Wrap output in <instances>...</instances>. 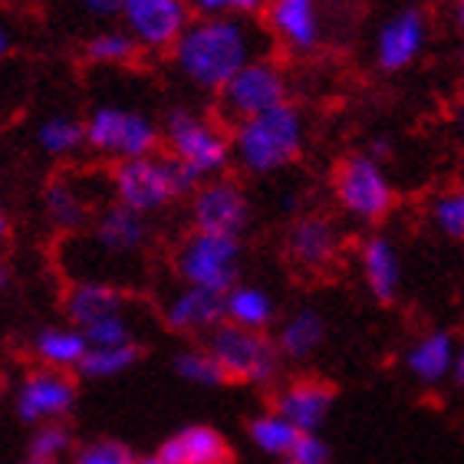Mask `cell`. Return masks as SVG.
I'll return each mask as SVG.
<instances>
[{
  "label": "cell",
  "instance_id": "1",
  "mask_svg": "<svg viewBox=\"0 0 464 464\" xmlns=\"http://www.w3.org/2000/svg\"><path fill=\"white\" fill-rule=\"evenodd\" d=\"M260 56H274V40L257 17H191L169 63L188 90L218 96L234 72Z\"/></svg>",
  "mask_w": 464,
  "mask_h": 464
},
{
  "label": "cell",
  "instance_id": "2",
  "mask_svg": "<svg viewBox=\"0 0 464 464\" xmlns=\"http://www.w3.org/2000/svg\"><path fill=\"white\" fill-rule=\"evenodd\" d=\"M310 139L306 112L284 102L254 119L231 125V161L250 179H270L300 161Z\"/></svg>",
  "mask_w": 464,
  "mask_h": 464
},
{
  "label": "cell",
  "instance_id": "3",
  "mask_svg": "<svg viewBox=\"0 0 464 464\" xmlns=\"http://www.w3.org/2000/svg\"><path fill=\"white\" fill-rule=\"evenodd\" d=\"M149 244H152L149 218L135 215V211L116 205V201H109L90 227L70 234V247L76 254V260H96L99 267L92 274V280L112 286L125 284V274L119 267L139 264L145 257Z\"/></svg>",
  "mask_w": 464,
  "mask_h": 464
},
{
  "label": "cell",
  "instance_id": "4",
  "mask_svg": "<svg viewBox=\"0 0 464 464\" xmlns=\"http://www.w3.org/2000/svg\"><path fill=\"white\" fill-rule=\"evenodd\" d=\"M161 149L195 185L224 175L231 165V129L201 109L175 106L161 119Z\"/></svg>",
  "mask_w": 464,
  "mask_h": 464
},
{
  "label": "cell",
  "instance_id": "5",
  "mask_svg": "<svg viewBox=\"0 0 464 464\" xmlns=\"http://www.w3.org/2000/svg\"><path fill=\"white\" fill-rule=\"evenodd\" d=\"M112 188V201L135 215L152 218L179 205L181 198L195 191V181L188 179L185 169L165 152L142 155V159H129L112 165L109 175Z\"/></svg>",
  "mask_w": 464,
  "mask_h": 464
},
{
  "label": "cell",
  "instance_id": "6",
  "mask_svg": "<svg viewBox=\"0 0 464 464\" xmlns=\"http://www.w3.org/2000/svg\"><path fill=\"white\" fill-rule=\"evenodd\" d=\"M86 149L112 165L142 159L161 149V122L142 106L96 102L86 116Z\"/></svg>",
  "mask_w": 464,
  "mask_h": 464
},
{
  "label": "cell",
  "instance_id": "7",
  "mask_svg": "<svg viewBox=\"0 0 464 464\" xmlns=\"http://www.w3.org/2000/svg\"><path fill=\"white\" fill-rule=\"evenodd\" d=\"M330 191L340 215L362 227L382 224L395 208V185L389 171L366 152H349L333 165Z\"/></svg>",
  "mask_w": 464,
  "mask_h": 464
},
{
  "label": "cell",
  "instance_id": "8",
  "mask_svg": "<svg viewBox=\"0 0 464 464\" xmlns=\"http://www.w3.org/2000/svg\"><path fill=\"white\" fill-rule=\"evenodd\" d=\"M171 270L179 284L201 286L211 294H227L241 284L244 270V237L211 231H188L171 254Z\"/></svg>",
  "mask_w": 464,
  "mask_h": 464
},
{
  "label": "cell",
  "instance_id": "9",
  "mask_svg": "<svg viewBox=\"0 0 464 464\" xmlns=\"http://www.w3.org/2000/svg\"><path fill=\"white\" fill-rule=\"evenodd\" d=\"M201 346L215 356L227 382L267 385L280 372V353L274 346V336L267 333L244 330V326L221 320L215 330L201 336Z\"/></svg>",
  "mask_w": 464,
  "mask_h": 464
},
{
  "label": "cell",
  "instance_id": "10",
  "mask_svg": "<svg viewBox=\"0 0 464 464\" xmlns=\"http://www.w3.org/2000/svg\"><path fill=\"white\" fill-rule=\"evenodd\" d=\"M284 102H290V76L274 56H260V60L241 66L215 96L218 119L227 129L274 106H284Z\"/></svg>",
  "mask_w": 464,
  "mask_h": 464
},
{
  "label": "cell",
  "instance_id": "11",
  "mask_svg": "<svg viewBox=\"0 0 464 464\" xmlns=\"http://www.w3.org/2000/svg\"><path fill=\"white\" fill-rule=\"evenodd\" d=\"M191 17V0H125L119 27L132 36L142 56H169Z\"/></svg>",
  "mask_w": 464,
  "mask_h": 464
},
{
  "label": "cell",
  "instance_id": "12",
  "mask_svg": "<svg viewBox=\"0 0 464 464\" xmlns=\"http://www.w3.org/2000/svg\"><path fill=\"white\" fill-rule=\"evenodd\" d=\"M76 399H80V382L76 375L63 369L34 366L14 385V411L24 425L63 421L76 409Z\"/></svg>",
  "mask_w": 464,
  "mask_h": 464
},
{
  "label": "cell",
  "instance_id": "13",
  "mask_svg": "<svg viewBox=\"0 0 464 464\" xmlns=\"http://www.w3.org/2000/svg\"><path fill=\"white\" fill-rule=\"evenodd\" d=\"M188 221H191V231L244 237V231H247L250 224L247 191L231 175H215V179L201 181L188 195Z\"/></svg>",
  "mask_w": 464,
  "mask_h": 464
},
{
  "label": "cell",
  "instance_id": "14",
  "mask_svg": "<svg viewBox=\"0 0 464 464\" xmlns=\"http://www.w3.org/2000/svg\"><path fill=\"white\" fill-rule=\"evenodd\" d=\"M431 40V20L421 7H402L382 20L375 34L372 60L382 72H405L425 56Z\"/></svg>",
  "mask_w": 464,
  "mask_h": 464
},
{
  "label": "cell",
  "instance_id": "15",
  "mask_svg": "<svg viewBox=\"0 0 464 464\" xmlns=\"http://www.w3.org/2000/svg\"><path fill=\"white\" fill-rule=\"evenodd\" d=\"M264 27L274 46L294 56H310L313 50H320L326 34L323 4L320 0H267Z\"/></svg>",
  "mask_w": 464,
  "mask_h": 464
},
{
  "label": "cell",
  "instance_id": "16",
  "mask_svg": "<svg viewBox=\"0 0 464 464\" xmlns=\"http://www.w3.org/2000/svg\"><path fill=\"white\" fill-rule=\"evenodd\" d=\"M106 191L112 195V188H102V191H99L92 181H82L80 175H60V179L50 181L44 191L46 221L53 224L60 234L82 231V227H90L99 211H102Z\"/></svg>",
  "mask_w": 464,
  "mask_h": 464
},
{
  "label": "cell",
  "instance_id": "17",
  "mask_svg": "<svg viewBox=\"0 0 464 464\" xmlns=\"http://www.w3.org/2000/svg\"><path fill=\"white\" fill-rule=\"evenodd\" d=\"M343 234L333 224V218L326 215H300L296 221H290L284 234V250L290 264L306 274H323L330 270L340 257Z\"/></svg>",
  "mask_w": 464,
  "mask_h": 464
},
{
  "label": "cell",
  "instance_id": "18",
  "mask_svg": "<svg viewBox=\"0 0 464 464\" xmlns=\"http://www.w3.org/2000/svg\"><path fill=\"white\" fill-rule=\"evenodd\" d=\"M159 320L179 336H205L224 320V296L201 286L179 284L161 296Z\"/></svg>",
  "mask_w": 464,
  "mask_h": 464
},
{
  "label": "cell",
  "instance_id": "19",
  "mask_svg": "<svg viewBox=\"0 0 464 464\" xmlns=\"http://www.w3.org/2000/svg\"><path fill=\"white\" fill-rule=\"evenodd\" d=\"M336 405V389L323 379H290L274 395V409L284 415L296 431H320Z\"/></svg>",
  "mask_w": 464,
  "mask_h": 464
},
{
  "label": "cell",
  "instance_id": "20",
  "mask_svg": "<svg viewBox=\"0 0 464 464\" xmlns=\"http://www.w3.org/2000/svg\"><path fill=\"white\" fill-rule=\"evenodd\" d=\"M359 274L362 284L379 304H395L402 294V254L395 241L372 234L359 244Z\"/></svg>",
  "mask_w": 464,
  "mask_h": 464
},
{
  "label": "cell",
  "instance_id": "21",
  "mask_svg": "<svg viewBox=\"0 0 464 464\" xmlns=\"http://www.w3.org/2000/svg\"><path fill=\"white\" fill-rule=\"evenodd\" d=\"M155 458L165 464H234V448L215 425H188L165 438Z\"/></svg>",
  "mask_w": 464,
  "mask_h": 464
},
{
  "label": "cell",
  "instance_id": "22",
  "mask_svg": "<svg viewBox=\"0 0 464 464\" xmlns=\"http://www.w3.org/2000/svg\"><path fill=\"white\" fill-rule=\"evenodd\" d=\"M458 353V336L451 330H429L421 333L419 340H411L402 356L405 372L419 385H441L451 379V366H455Z\"/></svg>",
  "mask_w": 464,
  "mask_h": 464
},
{
  "label": "cell",
  "instance_id": "23",
  "mask_svg": "<svg viewBox=\"0 0 464 464\" xmlns=\"http://www.w3.org/2000/svg\"><path fill=\"white\" fill-rule=\"evenodd\" d=\"M132 310V296L125 294L122 286L99 284V280H72L63 294V313L66 323L86 330L90 323L112 316V313Z\"/></svg>",
  "mask_w": 464,
  "mask_h": 464
},
{
  "label": "cell",
  "instance_id": "24",
  "mask_svg": "<svg viewBox=\"0 0 464 464\" xmlns=\"http://www.w3.org/2000/svg\"><path fill=\"white\" fill-rule=\"evenodd\" d=\"M323 343H326V320L316 306H296L294 313H286L284 320H277L274 346H277L280 359L304 362V359L320 353Z\"/></svg>",
  "mask_w": 464,
  "mask_h": 464
},
{
  "label": "cell",
  "instance_id": "25",
  "mask_svg": "<svg viewBox=\"0 0 464 464\" xmlns=\"http://www.w3.org/2000/svg\"><path fill=\"white\" fill-rule=\"evenodd\" d=\"M30 353H34L36 366L63 369V372H80L82 359L90 353V340L80 326L72 323H60V326H44L34 333L30 340Z\"/></svg>",
  "mask_w": 464,
  "mask_h": 464
},
{
  "label": "cell",
  "instance_id": "26",
  "mask_svg": "<svg viewBox=\"0 0 464 464\" xmlns=\"http://www.w3.org/2000/svg\"><path fill=\"white\" fill-rule=\"evenodd\" d=\"M125 0H46V17L56 30L90 36L102 27H116Z\"/></svg>",
  "mask_w": 464,
  "mask_h": 464
},
{
  "label": "cell",
  "instance_id": "27",
  "mask_svg": "<svg viewBox=\"0 0 464 464\" xmlns=\"http://www.w3.org/2000/svg\"><path fill=\"white\" fill-rule=\"evenodd\" d=\"M224 320L234 323V326H244V330L267 333L277 323V300L267 286L241 280L224 294Z\"/></svg>",
  "mask_w": 464,
  "mask_h": 464
},
{
  "label": "cell",
  "instance_id": "28",
  "mask_svg": "<svg viewBox=\"0 0 464 464\" xmlns=\"http://www.w3.org/2000/svg\"><path fill=\"white\" fill-rule=\"evenodd\" d=\"M36 149L53 161H70L86 149V119L72 112H50L36 122Z\"/></svg>",
  "mask_w": 464,
  "mask_h": 464
},
{
  "label": "cell",
  "instance_id": "29",
  "mask_svg": "<svg viewBox=\"0 0 464 464\" xmlns=\"http://www.w3.org/2000/svg\"><path fill=\"white\" fill-rule=\"evenodd\" d=\"M82 60L90 63V66H102V70H125V66H132L142 50L135 46V40L125 34L122 27H102L96 34L82 36V46H80Z\"/></svg>",
  "mask_w": 464,
  "mask_h": 464
},
{
  "label": "cell",
  "instance_id": "30",
  "mask_svg": "<svg viewBox=\"0 0 464 464\" xmlns=\"http://www.w3.org/2000/svg\"><path fill=\"white\" fill-rule=\"evenodd\" d=\"M247 438L257 451H264V455H270V458H284L286 461V455L294 451L300 431H296L277 409H267L247 419Z\"/></svg>",
  "mask_w": 464,
  "mask_h": 464
},
{
  "label": "cell",
  "instance_id": "31",
  "mask_svg": "<svg viewBox=\"0 0 464 464\" xmlns=\"http://www.w3.org/2000/svg\"><path fill=\"white\" fill-rule=\"evenodd\" d=\"M431 231L451 244H464V185H448L429 198L425 205Z\"/></svg>",
  "mask_w": 464,
  "mask_h": 464
},
{
  "label": "cell",
  "instance_id": "32",
  "mask_svg": "<svg viewBox=\"0 0 464 464\" xmlns=\"http://www.w3.org/2000/svg\"><path fill=\"white\" fill-rule=\"evenodd\" d=\"M142 359V343H125V346H90L86 359H82L80 375L82 379H116L125 375L129 369L139 366Z\"/></svg>",
  "mask_w": 464,
  "mask_h": 464
},
{
  "label": "cell",
  "instance_id": "33",
  "mask_svg": "<svg viewBox=\"0 0 464 464\" xmlns=\"http://www.w3.org/2000/svg\"><path fill=\"white\" fill-rule=\"evenodd\" d=\"M72 451H76V435H72V429L66 421H44V425H34V435H30V458L60 464L63 458H72Z\"/></svg>",
  "mask_w": 464,
  "mask_h": 464
},
{
  "label": "cell",
  "instance_id": "34",
  "mask_svg": "<svg viewBox=\"0 0 464 464\" xmlns=\"http://www.w3.org/2000/svg\"><path fill=\"white\" fill-rule=\"evenodd\" d=\"M171 369L179 379H185L188 385H224L221 366L215 362V356L205 346H185L181 353L171 356Z\"/></svg>",
  "mask_w": 464,
  "mask_h": 464
},
{
  "label": "cell",
  "instance_id": "35",
  "mask_svg": "<svg viewBox=\"0 0 464 464\" xmlns=\"http://www.w3.org/2000/svg\"><path fill=\"white\" fill-rule=\"evenodd\" d=\"M82 333H86L90 346H125V343H139V323H135L132 310L102 316V320L90 323Z\"/></svg>",
  "mask_w": 464,
  "mask_h": 464
},
{
  "label": "cell",
  "instance_id": "36",
  "mask_svg": "<svg viewBox=\"0 0 464 464\" xmlns=\"http://www.w3.org/2000/svg\"><path fill=\"white\" fill-rule=\"evenodd\" d=\"M72 464H139L135 451L116 438H96L72 451Z\"/></svg>",
  "mask_w": 464,
  "mask_h": 464
},
{
  "label": "cell",
  "instance_id": "37",
  "mask_svg": "<svg viewBox=\"0 0 464 464\" xmlns=\"http://www.w3.org/2000/svg\"><path fill=\"white\" fill-rule=\"evenodd\" d=\"M267 0H191L195 17H260Z\"/></svg>",
  "mask_w": 464,
  "mask_h": 464
},
{
  "label": "cell",
  "instance_id": "38",
  "mask_svg": "<svg viewBox=\"0 0 464 464\" xmlns=\"http://www.w3.org/2000/svg\"><path fill=\"white\" fill-rule=\"evenodd\" d=\"M286 461L294 464H330L333 461V448L330 441L320 435V431H300L294 451L286 455Z\"/></svg>",
  "mask_w": 464,
  "mask_h": 464
},
{
  "label": "cell",
  "instance_id": "39",
  "mask_svg": "<svg viewBox=\"0 0 464 464\" xmlns=\"http://www.w3.org/2000/svg\"><path fill=\"white\" fill-rule=\"evenodd\" d=\"M395 152V142L389 139V135H372L366 145V155H372L375 161H389Z\"/></svg>",
  "mask_w": 464,
  "mask_h": 464
},
{
  "label": "cell",
  "instance_id": "40",
  "mask_svg": "<svg viewBox=\"0 0 464 464\" xmlns=\"http://www.w3.org/2000/svg\"><path fill=\"white\" fill-rule=\"evenodd\" d=\"M10 50H14V27L0 17V60H7Z\"/></svg>",
  "mask_w": 464,
  "mask_h": 464
},
{
  "label": "cell",
  "instance_id": "41",
  "mask_svg": "<svg viewBox=\"0 0 464 464\" xmlns=\"http://www.w3.org/2000/svg\"><path fill=\"white\" fill-rule=\"evenodd\" d=\"M451 382H455L458 389H464V340H458L455 366H451Z\"/></svg>",
  "mask_w": 464,
  "mask_h": 464
},
{
  "label": "cell",
  "instance_id": "42",
  "mask_svg": "<svg viewBox=\"0 0 464 464\" xmlns=\"http://www.w3.org/2000/svg\"><path fill=\"white\" fill-rule=\"evenodd\" d=\"M451 122H455V139H458V145L464 149V92L458 96V102H455V119H451Z\"/></svg>",
  "mask_w": 464,
  "mask_h": 464
},
{
  "label": "cell",
  "instance_id": "43",
  "mask_svg": "<svg viewBox=\"0 0 464 464\" xmlns=\"http://www.w3.org/2000/svg\"><path fill=\"white\" fill-rule=\"evenodd\" d=\"M451 27L464 40V0H451Z\"/></svg>",
  "mask_w": 464,
  "mask_h": 464
},
{
  "label": "cell",
  "instance_id": "44",
  "mask_svg": "<svg viewBox=\"0 0 464 464\" xmlns=\"http://www.w3.org/2000/svg\"><path fill=\"white\" fill-rule=\"evenodd\" d=\"M7 234H10V218H7V211H4V205H0V244L7 241Z\"/></svg>",
  "mask_w": 464,
  "mask_h": 464
},
{
  "label": "cell",
  "instance_id": "45",
  "mask_svg": "<svg viewBox=\"0 0 464 464\" xmlns=\"http://www.w3.org/2000/svg\"><path fill=\"white\" fill-rule=\"evenodd\" d=\"M4 284H7V267H4V260H0V290H4Z\"/></svg>",
  "mask_w": 464,
  "mask_h": 464
},
{
  "label": "cell",
  "instance_id": "46",
  "mask_svg": "<svg viewBox=\"0 0 464 464\" xmlns=\"http://www.w3.org/2000/svg\"><path fill=\"white\" fill-rule=\"evenodd\" d=\"M139 464H165V461H159V458L152 455V458H145V461H139Z\"/></svg>",
  "mask_w": 464,
  "mask_h": 464
},
{
  "label": "cell",
  "instance_id": "47",
  "mask_svg": "<svg viewBox=\"0 0 464 464\" xmlns=\"http://www.w3.org/2000/svg\"><path fill=\"white\" fill-rule=\"evenodd\" d=\"M24 464H50V461H36V458H27Z\"/></svg>",
  "mask_w": 464,
  "mask_h": 464
},
{
  "label": "cell",
  "instance_id": "48",
  "mask_svg": "<svg viewBox=\"0 0 464 464\" xmlns=\"http://www.w3.org/2000/svg\"><path fill=\"white\" fill-rule=\"evenodd\" d=\"M284 464H294V461H284Z\"/></svg>",
  "mask_w": 464,
  "mask_h": 464
}]
</instances>
